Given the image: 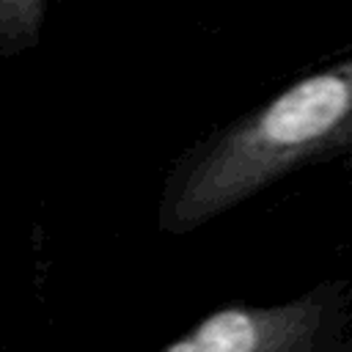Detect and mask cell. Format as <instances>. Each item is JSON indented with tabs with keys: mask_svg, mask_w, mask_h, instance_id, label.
<instances>
[{
	"mask_svg": "<svg viewBox=\"0 0 352 352\" xmlns=\"http://www.w3.org/2000/svg\"><path fill=\"white\" fill-rule=\"evenodd\" d=\"M352 154V55L204 138L168 173L157 223L187 234L294 170Z\"/></svg>",
	"mask_w": 352,
	"mask_h": 352,
	"instance_id": "1",
	"label": "cell"
},
{
	"mask_svg": "<svg viewBox=\"0 0 352 352\" xmlns=\"http://www.w3.org/2000/svg\"><path fill=\"white\" fill-rule=\"evenodd\" d=\"M160 352H352V286L322 280L272 305H223Z\"/></svg>",
	"mask_w": 352,
	"mask_h": 352,
	"instance_id": "2",
	"label": "cell"
},
{
	"mask_svg": "<svg viewBox=\"0 0 352 352\" xmlns=\"http://www.w3.org/2000/svg\"><path fill=\"white\" fill-rule=\"evenodd\" d=\"M41 16H44V3L38 0L0 3V52L19 50L36 41Z\"/></svg>",
	"mask_w": 352,
	"mask_h": 352,
	"instance_id": "3",
	"label": "cell"
}]
</instances>
